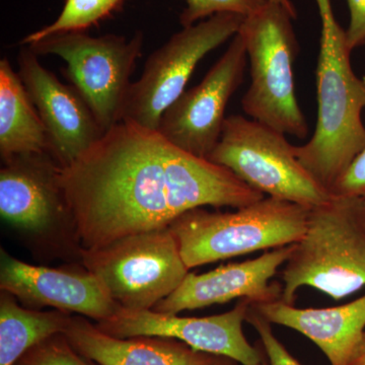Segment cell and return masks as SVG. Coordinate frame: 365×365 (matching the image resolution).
<instances>
[{
  "label": "cell",
  "instance_id": "23",
  "mask_svg": "<svg viewBox=\"0 0 365 365\" xmlns=\"http://www.w3.org/2000/svg\"><path fill=\"white\" fill-rule=\"evenodd\" d=\"M246 322L253 327L260 337L261 346L267 359L264 365H302L274 335L272 324L252 307Z\"/></svg>",
  "mask_w": 365,
  "mask_h": 365
},
{
  "label": "cell",
  "instance_id": "26",
  "mask_svg": "<svg viewBox=\"0 0 365 365\" xmlns=\"http://www.w3.org/2000/svg\"><path fill=\"white\" fill-rule=\"evenodd\" d=\"M349 365H365V332L350 360Z\"/></svg>",
  "mask_w": 365,
  "mask_h": 365
},
{
  "label": "cell",
  "instance_id": "24",
  "mask_svg": "<svg viewBox=\"0 0 365 365\" xmlns=\"http://www.w3.org/2000/svg\"><path fill=\"white\" fill-rule=\"evenodd\" d=\"M365 83V74L364 76ZM331 196L356 197L365 200V148L330 191Z\"/></svg>",
  "mask_w": 365,
  "mask_h": 365
},
{
  "label": "cell",
  "instance_id": "9",
  "mask_svg": "<svg viewBox=\"0 0 365 365\" xmlns=\"http://www.w3.org/2000/svg\"><path fill=\"white\" fill-rule=\"evenodd\" d=\"M81 263L126 309H153L182 282L190 269L170 227L128 235L81 251Z\"/></svg>",
  "mask_w": 365,
  "mask_h": 365
},
{
  "label": "cell",
  "instance_id": "15",
  "mask_svg": "<svg viewBox=\"0 0 365 365\" xmlns=\"http://www.w3.org/2000/svg\"><path fill=\"white\" fill-rule=\"evenodd\" d=\"M294 246L273 249L253 260L228 264L210 272L199 275L188 273L180 287L153 309L178 314L235 299H248L251 304L280 299L282 285L272 283L271 279L287 263Z\"/></svg>",
  "mask_w": 365,
  "mask_h": 365
},
{
  "label": "cell",
  "instance_id": "27",
  "mask_svg": "<svg viewBox=\"0 0 365 365\" xmlns=\"http://www.w3.org/2000/svg\"><path fill=\"white\" fill-rule=\"evenodd\" d=\"M269 1L274 2V4H280V6H284L290 11V14L294 16L295 20L297 19V11L295 9L294 4H292V0H269Z\"/></svg>",
  "mask_w": 365,
  "mask_h": 365
},
{
  "label": "cell",
  "instance_id": "14",
  "mask_svg": "<svg viewBox=\"0 0 365 365\" xmlns=\"http://www.w3.org/2000/svg\"><path fill=\"white\" fill-rule=\"evenodd\" d=\"M18 61L19 76L47 131L50 153L63 169L69 167L105 132L78 91L45 68L28 46L21 48Z\"/></svg>",
  "mask_w": 365,
  "mask_h": 365
},
{
  "label": "cell",
  "instance_id": "6",
  "mask_svg": "<svg viewBox=\"0 0 365 365\" xmlns=\"http://www.w3.org/2000/svg\"><path fill=\"white\" fill-rule=\"evenodd\" d=\"M62 169L50 153L2 160L0 213L31 248L81 261L83 248L62 182Z\"/></svg>",
  "mask_w": 365,
  "mask_h": 365
},
{
  "label": "cell",
  "instance_id": "13",
  "mask_svg": "<svg viewBox=\"0 0 365 365\" xmlns=\"http://www.w3.org/2000/svg\"><path fill=\"white\" fill-rule=\"evenodd\" d=\"M0 289L29 309L53 307L96 323L111 318L121 309L81 262L66 267H44L18 260L2 250Z\"/></svg>",
  "mask_w": 365,
  "mask_h": 365
},
{
  "label": "cell",
  "instance_id": "4",
  "mask_svg": "<svg viewBox=\"0 0 365 365\" xmlns=\"http://www.w3.org/2000/svg\"><path fill=\"white\" fill-rule=\"evenodd\" d=\"M309 210L299 204L264 197L232 212L192 209L169 227L184 263L192 269L297 244L306 234Z\"/></svg>",
  "mask_w": 365,
  "mask_h": 365
},
{
  "label": "cell",
  "instance_id": "12",
  "mask_svg": "<svg viewBox=\"0 0 365 365\" xmlns=\"http://www.w3.org/2000/svg\"><path fill=\"white\" fill-rule=\"evenodd\" d=\"M251 302L241 299L232 311L204 318H187L158 313L153 309H119L114 316L95 325L113 337L137 336L174 338L199 351L223 355L241 365H264L263 348L250 344L244 334Z\"/></svg>",
  "mask_w": 365,
  "mask_h": 365
},
{
  "label": "cell",
  "instance_id": "20",
  "mask_svg": "<svg viewBox=\"0 0 365 365\" xmlns=\"http://www.w3.org/2000/svg\"><path fill=\"white\" fill-rule=\"evenodd\" d=\"M125 0H66L58 18L50 25L26 36L21 45L32 44L48 36L66 32H86L107 20L123 6Z\"/></svg>",
  "mask_w": 365,
  "mask_h": 365
},
{
  "label": "cell",
  "instance_id": "11",
  "mask_svg": "<svg viewBox=\"0 0 365 365\" xmlns=\"http://www.w3.org/2000/svg\"><path fill=\"white\" fill-rule=\"evenodd\" d=\"M246 45L239 33L199 85L163 112L158 132L173 145L207 160L222 135L228 101L244 81Z\"/></svg>",
  "mask_w": 365,
  "mask_h": 365
},
{
  "label": "cell",
  "instance_id": "10",
  "mask_svg": "<svg viewBox=\"0 0 365 365\" xmlns=\"http://www.w3.org/2000/svg\"><path fill=\"white\" fill-rule=\"evenodd\" d=\"M245 16L217 14L182 28L146 60L143 76L132 83L122 122L158 130L163 112L184 93L197 64L234 38Z\"/></svg>",
  "mask_w": 365,
  "mask_h": 365
},
{
  "label": "cell",
  "instance_id": "2",
  "mask_svg": "<svg viewBox=\"0 0 365 365\" xmlns=\"http://www.w3.org/2000/svg\"><path fill=\"white\" fill-rule=\"evenodd\" d=\"M321 18L316 71L318 120L313 137L294 145L295 155L312 178L330 193L365 148V83L353 71L344 29L332 0H314Z\"/></svg>",
  "mask_w": 365,
  "mask_h": 365
},
{
  "label": "cell",
  "instance_id": "22",
  "mask_svg": "<svg viewBox=\"0 0 365 365\" xmlns=\"http://www.w3.org/2000/svg\"><path fill=\"white\" fill-rule=\"evenodd\" d=\"M186 7L180 14L182 28L193 26L217 14L232 13L248 16L259 11L268 0H185Z\"/></svg>",
  "mask_w": 365,
  "mask_h": 365
},
{
  "label": "cell",
  "instance_id": "18",
  "mask_svg": "<svg viewBox=\"0 0 365 365\" xmlns=\"http://www.w3.org/2000/svg\"><path fill=\"white\" fill-rule=\"evenodd\" d=\"M44 124L26 86L7 58L0 60V157L1 160L50 153Z\"/></svg>",
  "mask_w": 365,
  "mask_h": 365
},
{
  "label": "cell",
  "instance_id": "28",
  "mask_svg": "<svg viewBox=\"0 0 365 365\" xmlns=\"http://www.w3.org/2000/svg\"><path fill=\"white\" fill-rule=\"evenodd\" d=\"M364 211H365V200H364Z\"/></svg>",
  "mask_w": 365,
  "mask_h": 365
},
{
  "label": "cell",
  "instance_id": "17",
  "mask_svg": "<svg viewBox=\"0 0 365 365\" xmlns=\"http://www.w3.org/2000/svg\"><path fill=\"white\" fill-rule=\"evenodd\" d=\"M251 307L272 325L292 329L313 341L331 365H349L365 332V295L326 309H299L281 299Z\"/></svg>",
  "mask_w": 365,
  "mask_h": 365
},
{
  "label": "cell",
  "instance_id": "25",
  "mask_svg": "<svg viewBox=\"0 0 365 365\" xmlns=\"http://www.w3.org/2000/svg\"><path fill=\"white\" fill-rule=\"evenodd\" d=\"M350 23L346 32V41L350 51L365 46V0H347Z\"/></svg>",
  "mask_w": 365,
  "mask_h": 365
},
{
  "label": "cell",
  "instance_id": "21",
  "mask_svg": "<svg viewBox=\"0 0 365 365\" xmlns=\"http://www.w3.org/2000/svg\"><path fill=\"white\" fill-rule=\"evenodd\" d=\"M14 365L100 364L76 351L64 333H58L29 349Z\"/></svg>",
  "mask_w": 365,
  "mask_h": 365
},
{
  "label": "cell",
  "instance_id": "3",
  "mask_svg": "<svg viewBox=\"0 0 365 365\" xmlns=\"http://www.w3.org/2000/svg\"><path fill=\"white\" fill-rule=\"evenodd\" d=\"M281 274V300L309 287L341 300L365 287L364 199L332 196L309 210L306 234Z\"/></svg>",
  "mask_w": 365,
  "mask_h": 365
},
{
  "label": "cell",
  "instance_id": "16",
  "mask_svg": "<svg viewBox=\"0 0 365 365\" xmlns=\"http://www.w3.org/2000/svg\"><path fill=\"white\" fill-rule=\"evenodd\" d=\"M64 335L76 351L100 365H241L223 355L199 351L174 338L113 337L79 314L72 316Z\"/></svg>",
  "mask_w": 365,
  "mask_h": 365
},
{
  "label": "cell",
  "instance_id": "8",
  "mask_svg": "<svg viewBox=\"0 0 365 365\" xmlns=\"http://www.w3.org/2000/svg\"><path fill=\"white\" fill-rule=\"evenodd\" d=\"M143 32L91 37L86 32L54 34L28 46L38 56L66 61L64 76L93 112L103 131L121 123L130 78L143 49Z\"/></svg>",
  "mask_w": 365,
  "mask_h": 365
},
{
  "label": "cell",
  "instance_id": "1",
  "mask_svg": "<svg viewBox=\"0 0 365 365\" xmlns=\"http://www.w3.org/2000/svg\"><path fill=\"white\" fill-rule=\"evenodd\" d=\"M62 182L83 250L169 227L192 209L240 208L266 197L157 130L125 122L62 169Z\"/></svg>",
  "mask_w": 365,
  "mask_h": 365
},
{
  "label": "cell",
  "instance_id": "19",
  "mask_svg": "<svg viewBox=\"0 0 365 365\" xmlns=\"http://www.w3.org/2000/svg\"><path fill=\"white\" fill-rule=\"evenodd\" d=\"M73 314L29 309L6 292L0 294V365H14L29 349L66 332Z\"/></svg>",
  "mask_w": 365,
  "mask_h": 365
},
{
  "label": "cell",
  "instance_id": "7",
  "mask_svg": "<svg viewBox=\"0 0 365 365\" xmlns=\"http://www.w3.org/2000/svg\"><path fill=\"white\" fill-rule=\"evenodd\" d=\"M207 160L266 197L307 208L332 198L302 167L285 134L242 115L225 118L220 141Z\"/></svg>",
  "mask_w": 365,
  "mask_h": 365
},
{
  "label": "cell",
  "instance_id": "5",
  "mask_svg": "<svg viewBox=\"0 0 365 365\" xmlns=\"http://www.w3.org/2000/svg\"><path fill=\"white\" fill-rule=\"evenodd\" d=\"M284 6L267 1L245 16L239 33L246 45L251 85L242 98V111L250 119L285 135H309L307 118L294 91V64L299 41Z\"/></svg>",
  "mask_w": 365,
  "mask_h": 365
}]
</instances>
